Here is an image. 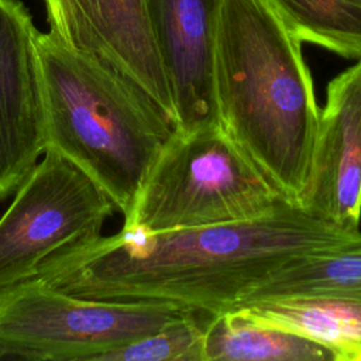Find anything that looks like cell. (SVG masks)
<instances>
[{"mask_svg": "<svg viewBox=\"0 0 361 361\" xmlns=\"http://www.w3.org/2000/svg\"><path fill=\"white\" fill-rule=\"evenodd\" d=\"M361 245V231L323 221L293 203L248 220L149 231L123 224L45 261L37 278L97 300L166 302L207 313L240 299L286 264Z\"/></svg>", "mask_w": 361, "mask_h": 361, "instance_id": "cell-1", "label": "cell"}, {"mask_svg": "<svg viewBox=\"0 0 361 361\" xmlns=\"http://www.w3.org/2000/svg\"><path fill=\"white\" fill-rule=\"evenodd\" d=\"M300 42L268 0H221L213 49L219 123L293 204L320 114Z\"/></svg>", "mask_w": 361, "mask_h": 361, "instance_id": "cell-2", "label": "cell"}, {"mask_svg": "<svg viewBox=\"0 0 361 361\" xmlns=\"http://www.w3.org/2000/svg\"><path fill=\"white\" fill-rule=\"evenodd\" d=\"M47 147L82 169L127 216L172 120L133 80L35 31Z\"/></svg>", "mask_w": 361, "mask_h": 361, "instance_id": "cell-3", "label": "cell"}, {"mask_svg": "<svg viewBox=\"0 0 361 361\" xmlns=\"http://www.w3.org/2000/svg\"><path fill=\"white\" fill-rule=\"evenodd\" d=\"M285 203L220 124L192 131L175 128L124 224L149 231L202 227L255 219Z\"/></svg>", "mask_w": 361, "mask_h": 361, "instance_id": "cell-4", "label": "cell"}, {"mask_svg": "<svg viewBox=\"0 0 361 361\" xmlns=\"http://www.w3.org/2000/svg\"><path fill=\"white\" fill-rule=\"evenodd\" d=\"M189 312L166 302L87 299L35 276L0 289V358L99 361Z\"/></svg>", "mask_w": 361, "mask_h": 361, "instance_id": "cell-5", "label": "cell"}, {"mask_svg": "<svg viewBox=\"0 0 361 361\" xmlns=\"http://www.w3.org/2000/svg\"><path fill=\"white\" fill-rule=\"evenodd\" d=\"M114 209L93 179L47 147L0 217V289L35 278L51 257L100 235Z\"/></svg>", "mask_w": 361, "mask_h": 361, "instance_id": "cell-6", "label": "cell"}, {"mask_svg": "<svg viewBox=\"0 0 361 361\" xmlns=\"http://www.w3.org/2000/svg\"><path fill=\"white\" fill-rule=\"evenodd\" d=\"M49 31L138 85L172 120L175 109L145 0H44Z\"/></svg>", "mask_w": 361, "mask_h": 361, "instance_id": "cell-7", "label": "cell"}, {"mask_svg": "<svg viewBox=\"0 0 361 361\" xmlns=\"http://www.w3.org/2000/svg\"><path fill=\"white\" fill-rule=\"evenodd\" d=\"M296 204L347 231L361 220V59L327 85L312 162Z\"/></svg>", "mask_w": 361, "mask_h": 361, "instance_id": "cell-8", "label": "cell"}, {"mask_svg": "<svg viewBox=\"0 0 361 361\" xmlns=\"http://www.w3.org/2000/svg\"><path fill=\"white\" fill-rule=\"evenodd\" d=\"M35 25L20 0H0V200L47 148Z\"/></svg>", "mask_w": 361, "mask_h": 361, "instance_id": "cell-9", "label": "cell"}, {"mask_svg": "<svg viewBox=\"0 0 361 361\" xmlns=\"http://www.w3.org/2000/svg\"><path fill=\"white\" fill-rule=\"evenodd\" d=\"M221 0H145L155 44L168 78L175 128L217 126L213 49Z\"/></svg>", "mask_w": 361, "mask_h": 361, "instance_id": "cell-10", "label": "cell"}, {"mask_svg": "<svg viewBox=\"0 0 361 361\" xmlns=\"http://www.w3.org/2000/svg\"><path fill=\"white\" fill-rule=\"evenodd\" d=\"M234 309L252 323L322 345L333 361H361V303L333 298H285Z\"/></svg>", "mask_w": 361, "mask_h": 361, "instance_id": "cell-11", "label": "cell"}, {"mask_svg": "<svg viewBox=\"0 0 361 361\" xmlns=\"http://www.w3.org/2000/svg\"><path fill=\"white\" fill-rule=\"evenodd\" d=\"M285 298H333L361 303V245L300 257L251 288L237 306Z\"/></svg>", "mask_w": 361, "mask_h": 361, "instance_id": "cell-12", "label": "cell"}, {"mask_svg": "<svg viewBox=\"0 0 361 361\" xmlns=\"http://www.w3.org/2000/svg\"><path fill=\"white\" fill-rule=\"evenodd\" d=\"M203 361H333V357L310 340L259 326L230 309L209 317Z\"/></svg>", "mask_w": 361, "mask_h": 361, "instance_id": "cell-13", "label": "cell"}, {"mask_svg": "<svg viewBox=\"0 0 361 361\" xmlns=\"http://www.w3.org/2000/svg\"><path fill=\"white\" fill-rule=\"evenodd\" d=\"M300 41L361 59V0H268Z\"/></svg>", "mask_w": 361, "mask_h": 361, "instance_id": "cell-14", "label": "cell"}, {"mask_svg": "<svg viewBox=\"0 0 361 361\" xmlns=\"http://www.w3.org/2000/svg\"><path fill=\"white\" fill-rule=\"evenodd\" d=\"M212 313L193 310L164 327L100 357L99 361H203Z\"/></svg>", "mask_w": 361, "mask_h": 361, "instance_id": "cell-15", "label": "cell"}]
</instances>
